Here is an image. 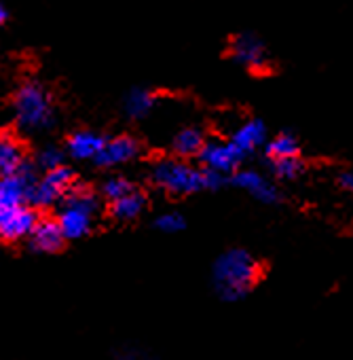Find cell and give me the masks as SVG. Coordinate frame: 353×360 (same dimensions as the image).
Instances as JSON below:
<instances>
[{
    "label": "cell",
    "instance_id": "22",
    "mask_svg": "<svg viewBox=\"0 0 353 360\" xmlns=\"http://www.w3.org/2000/svg\"><path fill=\"white\" fill-rule=\"evenodd\" d=\"M36 163L47 172V169H53V167H60L64 165V150L60 146H53V144H47L39 150L36 155Z\"/></svg>",
    "mask_w": 353,
    "mask_h": 360
},
{
    "label": "cell",
    "instance_id": "2",
    "mask_svg": "<svg viewBox=\"0 0 353 360\" xmlns=\"http://www.w3.org/2000/svg\"><path fill=\"white\" fill-rule=\"evenodd\" d=\"M260 263L241 248L227 250L214 263V288L225 301L244 299L260 280Z\"/></svg>",
    "mask_w": 353,
    "mask_h": 360
},
{
    "label": "cell",
    "instance_id": "19",
    "mask_svg": "<svg viewBox=\"0 0 353 360\" xmlns=\"http://www.w3.org/2000/svg\"><path fill=\"white\" fill-rule=\"evenodd\" d=\"M265 153L271 161V159H284V157H298L300 148H298V140L292 134L284 131L267 142Z\"/></svg>",
    "mask_w": 353,
    "mask_h": 360
},
{
    "label": "cell",
    "instance_id": "6",
    "mask_svg": "<svg viewBox=\"0 0 353 360\" xmlns=\"http://www.w3.org/2000/svg\"><path fill=\"white\" fill-rule=\"evenodd\" d=\"M197 157L201 159L206 169L225 176V174H233L235 169H239V165L244 163V159L248 155L244 150H239L231 140L229 142L210 140V142H204Z\"/></svg>",
    "mask_w": 353,
    "mask_h": 360
},
{
    "label": "cell",
    "instance_id": "3",
    "mask_svg": "<svg viewBox=\"0 0 353 360\" xmlns=\"http://www.w3.org/2000/svg\"><path fill=\"white\" fill-rule=\"evenodd\" d=\"M60 204H62V208H60V214L55 221H58L64 238L66 240L85 238L93 229V221L100 210L98 195L85 185H72Z\"/></svg>",
    "mask_w": 353,
    "mask_h": 360
},
{
    "label": "cell",
    "instance_id": "23",
    "mask_svg": "<svg viewBox=\"0 0 353 360\" xmlns=\"http://www.w3.org/2000/svg\"><path fill=\"white\" fill-rule=\"evenodd\" d=\"M185 225H187L185 223V217L178 214V212H165V214H161L154 221V227L159 231H163V233H178V231L185 229Z\"/></svg>",
    "mask_w": 353,
    "mask_h": 360
},
{
    "label": "cell",
    "instance_id": "17",
    "mask_svg": "<svg viewBox=\"0 0 353 360\" xmlns=\"http://www.w3.org/2000/svg\"><path fill=\"white\" fill-rule=\"evenodd\" d=\"M204 134L201 129L197 127H185L180 129L178 134L173 136V153L178 155V157H193V155H199L201 146H204Z\"/></svg>",
    "mask_w": 353,
    "mask_h": 360
},
{
    "label": "cell",
    "instance_id": "4",
    "mask_svg": "<svg viewBox=\"0 0 353 360\" xmlns=\"http://www.w3.org/2000/svg\"><path fill=\"white\" fill-rule=\"evenodd\" d=\"M15 121L24 131H45L55 123L51 94L41 83H26L13 98Z\"/></svg>",
    "mask_w": 353,
    "mask_h": 360
},
{
    "label": "cell",
    "instance_id": "12",
    "mask_svg": "<svg viewBox=\"0 0 353 360\" xmlns=\"http://www.w3.org/2000/svg\"><path fill=\"white\" fill-rule=\"evenodd\" d=\"M26 165V146L20 136L0 131V176L20 172Z\"/></svg>",
    "mask_w": 353,
    "mask_h": 360
},
{
    "label": "cell",
    "instance_id": "8",
    "mask_svg": "<svg viewBox=\"0 0 353 360\" xmlns=\"http://www.w3.org/2000/svg\"><path fill=\"white\" fill-rule=\"evenodd\" d=\"M36 221H39V214L30 204L0 210V240L18 242V240L28 238Z\"/></svg>",
    "mask_w": 353,
    "mask_h": 360
},
{
    "label": "cell",
    "instance_id": "15",
    "mask_svg": "<svg viewBox=\"0 0 353 360\" xmlns=\"http://www.w3.org/2000/svg\"><path fill=\"white\" fill-rule=\"evenodd\" d=\"M231 142H233L239 150H244L246 155H250L252 150H256L260 144L267 142V127H265V123L258 121V119L246 121V123H241V125L233 131Z\"/></svg>",
    "mask_w": 353,
    "mask_h": 360
},
{
    "label": "cell",
    "instance_id": "5",
    "mask_svg": "<svg viewBox=\"0 0 353 360\" xmlns=\"http://www.w3.org/2000/svg\"><path fill=\"white\" fill-rule=\"evenodd\" d=\"M72 185H74V174L68 165L47 169L41 178L36 176L34 185L30 189V195H28V204L34 210L36 208H41V210L51 208L64 200V195L70 191Z\"/></svg>",
    "mask_w": 353,
    "mask_h": 360
},
{
    "label": "cell",
    "instance_id": "25",
    "mask_svg": "<svg viewBox=\"0 0 353 360\" xmlns=\"http://www.w3.org/2000/svg\"><path fill=\"white\" fill-rule=\"evenodd\" d=\"M338 185H340L342 189H347V191L353 187V176H351V172H349V169H347V172H342V174L338 176Z\"/></svg>",
    "mask_w": 353,
    "mask_h": 360
},
{
    "label": "cell",
    "instance_id": "20",
    "mask_svg": "<svg viewBox=\"0 0 353 360\" xmlns=\"http://www.w3.org/2000/svg\"><path fill=\"white\" fill-rule=\"evenodd\" d=\"M271 169L281 180H294L302 174V161L298 157H284V159H271Z\"/></svg>",
    "mask_w": 353,
    "mask_h": 360
},
{
    "label": "cell",
    "instance_id": "26",
    "mask_svg": "<svg viewBox=\"0 0 353 360\" xmlns=\"http://www.w3.org/2000/svg\"><path fill=\"white\" fill-rule=\"evenodd\" d=\"M5 22H7V9L0 5V26H3Z\"/></svg>",
    "mask_w": 353,
    "mask_h": 360
},
{
    "label": "cell",
    "instance_id": "21",
    "mask_svg": "<svg viewBox=\"0 0 353 360\" xmlns=\"http://www.w3.org/2000/svg\"><path fill=\"white\" fill-rule=\"evenodd\" d=\"M135 187L131 185V180L123 178V176H112L108 178L106 183L102 185V195L108 200V202H114L123 195H127L129 191H133Z\"/></svg>",
    "mask_w": 353,
    "mask_h": 360
},
{
    "label": "cell",
    "instance_id": "18",
    "mask_svg": "<svg viewBox=\"0 0 353 360\" xmlns=\"http://www.w3.org/2000/svg\"><path fill=\"white\" fill-rule=\"evenodd\" d=\"M156 106V96L148 89H131L125 98V110L131 119H144Z\"/></svg>",
    "mask_w": 353,
    "mask_h": 360
},
{
    "label": "cell",
    "instance_id": "14",
    "mask_svg": "<svg viewBox=\"0 0 353 360\" xmlns=\"http://www.w3.org/2000/svg\"><path fill=\"white\" fill-rule=\"evenodd\" d=\"M106 138L98 131L91 129H79L72 136H68L66 140V153L72 159L79 161H93L100 153V148L104 146Z\"/></svg>",
    "mask_w": 353,
    "mask_h": 360
},
{
    "label": "cell",
    "instance_id": "24",
    "mask_svg": "<svg viewBox=\"0 0 353 360\" xmlns=\"http://www.w3.org/2000/svg\"><path fill=\"white\" fill-rule=\"evenodd\" d=\"M116 360H150V358L146 354H142V352H135V349H123L116 356Z\"/></svg>",
    "mask_w": 353,
    "mask_h": 360
},
{
    "label": "cell",
    "instance_id": "16",
    "mask_svg": "<svg viewBox=\"0 0 353 360\" xmlns=\"http://www.w3.org/2000/svg\"><path fill=\"white\" fill-rule=\"evenodd\" d=\"M144 206H146L144 193H140L138 189H133V191H129L127 195H123V198L110 202V212H112V217L119 219V221H133V219H138V217L142 214Z\"/></svg>",
    "mask_w": 353,
    "mask_h": 360
},
{
    "label": "cell",
    "instance_id": "9",
    "mask_svg": "<svg viewBox=\"0 0 353 360\" xmlns=\"http://www.w3.org/2000/svg\"><path fill=\"white\" fill-rule=\"evenodd\" d=\"M231 56L237 64L250 70H265L269 64L265 43L254 34H239L231 41Z\"/></svg>",
    "mask_w": 353,
    "mask_h": 360
},
{
    "label": "cell",
    "instance_id": "13",
    "mask_svg": "<svg viewBox=\"0 0 353 360\" xmlns=\"http://www.w3.org/2000/svg\"><path fill=\"white\" fill-rule=\"evenodd\" d=\"M28 238L32 248L39 252H58L66 242L55 219H39Z\"/></svg>",
    "mask_w": 353,
    "mask_h": 360
},
{
    "label": "cell",
    "instance_id": "10",
    "mask_svg": "<svg viewBox=\"0 0 353 360\" xmlns=\"http://www.w3.org/2000/svg\"><path fill=\"white\" fill-rule=\"evenodd\" d=\"M231 180H233V185L237 189H244L246 193H250L252 198H256L262 204H275V202H279L277 187L271 183L269 178H265L262 174H258L254 169H235Z\"/></svg>",
    "mask_w": 353,
    "mask_h": 360
},
{
    "label": "cell",
    "instance_id": "11",
    "mask_svg": "<svg viewBox=\"0 0 353 360\" xmlns=\"http://www.w3.org/2000/svg\"><path fill=\"white\" fill-rule=\"evenodd\" d=\"M140 155V142L131 136H116L112 140H106L100 148L98 157L93 159L102 167H116L123 163L133 161Z\"/></svg>",
    "mask_w": 353,
    "mask_h": 360
},
{
    "label": "cell",
    "instance_id": "1",
    "mask_svg": "<svg viewBox=\"0 0 353 360\" xmlns=\"http://www.w3.org/2000/svg\"><path fill=\"white\" fill-rule=\"evenodd\" d=\"M150 180L171 195H193L206 189H218L222 176L206 167H195L185 159L167 157L152 165Z\"/></svg>",
    "mask_w": 353,
    "mask_h": 360
},
{
    "label": "cell",
    "instance_id": "7",
    "mask_svg": "<svg viewBox=\"0 0 353 360\" xmlns=\"http://www.w3.org/2000/svg\"><path fill=\"white\" fill-rule=\"evenodd\" d=\"M34 180H36V172L28 163L15 174L0 176V210L28 204V195Z\"/></svg>",
    "mask_w": 353,
    "mask_h": 360
}]
</instances>
